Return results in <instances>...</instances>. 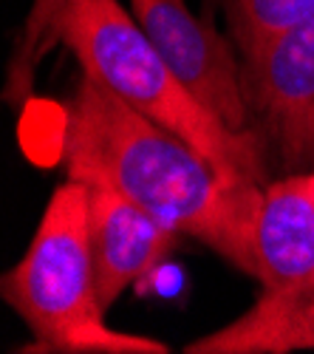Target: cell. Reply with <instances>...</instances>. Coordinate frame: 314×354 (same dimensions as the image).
Wrapping results in <instances>:
<instances>
[{"label": "cell", "mask_w": 314, "mask_h": 354, "mask_svg": "<svg viewBox=\"0 0 314 354\" xmlns=\"http://www.w3.org/2000/svg\"><path fill=\"white\" fill-rule=\"evenodd\" d=\"M314 348V286L264 289L252 309L193 340L187 354H286Z\"/></svg>", "instance_id": "obj_8"}, {"label": "cell", "mask_w": 314, "mask_h": 354, "mask_svg": "<svg viewBox=\"0 0 314 354\" xmlns=\"http://www.w3.org/2000/svg\"><path fill=\"white\" fill-rule=\"evenodd\" d=\"M51 46H66L82 74L190 142L230 185H269L264 139L226 128L161 60L119 0H71L54 26Z\"/></svg>", "instance_id": "obj_2"}, {"label": "cell", "mask_w": 314, "mask_h": 354, "mask_svg": "<svg viewBox=\"0 0 314 354\" xmlns=\"http://www.w3.org/2000/svg\"><path fill=\"white\" fill-rule=\"evenodd\" d=\"M252 252V278L264 289L314 286V170L286 173L264 187Z\"/></svg>", "instance_id": "obj_7"}, {"label": "cell", "mask_w": 314, "mask_h": 354, "mask_svg": "<svg viewBox=\"0 0 314 354\" xmlns=\"http://www.w3.org/2000/svg\"><path fill=\"white\" fill-rule=\"evenodd\" d=\"M130 15L173 74L235 133H255L244 66L226 37L184 0H130Z\"/></svg>", "instance_id": "obj_5"}, {"label": "cell", "mask_w": 314, "mask_h": 354, "mask_svg": "<svg viewBox=\"0 0 314 354\" xmlns=\"http://www.w3.org/2000/svg\"><path fill=\"white\" fill-rule=\"evenodd\" d=\"M91 250L99 304L110 309L133 283L148 278L173 252L179 232L108 187H88Z\"/></svg>", "instance_id": "obj_6"}, {"label": "cell", "mask_w": 314, "mask_h": 354, "mask_svg": "<svg viewBox=\"0 0 314 354\" xmlns=\"http://www.w3.org/2000/svg\"><path fill=\"white\" fill-rule=\"evenodd\" d=\"M71 0H32V9L26 15V23L20 28V37L14 43V54L9 60V74H6V100L20 102L28 100L35 88V71L43 57L54 48V26L66 12Z\"/></svg>", "instance_id": "obj_10"}, {"label": "cell", "mask_w": 314, "mask_h": 354, "mask_svg": "<svg viewBox=\"0 0 314 354\" xmlns=\"http://www.w3.org/2000/svg\"><path fill=\"white\" fill-rule=\"evenodd\" d=\"M241 60L314 12V0H221Z\"/></svg>", "instance_id": "obj_9"}, {"label": "cell", "mask_w": 314, "mask_h": 354, "mask_svg": "<svg viewBox=\"0 0 314 354\" xmlns=\"http://www.w3.org/2000/svg\"><path fill=\"white\" fill-rule=\"evenodd\" d=\"M3 301L32 329L40 351L71 354H164V343L108 326L97 295L91 250V198L66 179L40 216L26 255L0 281Z\"/></svg>", "instance_id": "obj_3"}, {"label": "cell", "mask_w": 314, "mask_h": 354, "mask_svg": "<svg viewBox=\"0 0 314 354\" xmlns=\"http://www.w3.org/2000/svg\"><path fill=\"white\" fill-rule=\"evenodd\" d=\"M252 128L289 173L314 170V12L241 60Z\"/></svg>", "instance_id": "obj_4"}, {"label": "cell", "mask_w": 314, "mask_h": 354, "mask_svg": "<svg viewBox=\"0 0 314 354\" xmlns=\"http://www.w3.org/2000/svg\"><path fill=\"white\" fill-rule=\"evenodd\" d=\"M66 179L108 187L164 227L255 275V221L266 185H230L190 142L82 74L60 120Z\"/></svg>", "instance_id": "obj_1"}]
</instances>
